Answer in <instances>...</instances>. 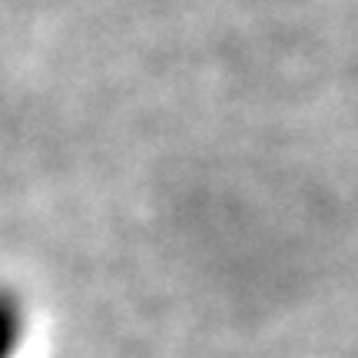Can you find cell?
<instances>
[{
	"mask_svg": "<svg viewBox=\"0 0 358 358\" xmlns=\"http://www.w3.org/2000/svg\"><path fill=\"white\" fill-rule=\"evenodd\" d=\"M30 329L34 315L27 306V295L10 282H0V358H24Z\"/></svg>",
	"mask_w": 358,
	"mask_h": 358,
	"instance_id": "6da1fadb",
	"label": "cell"
}]
</instances>
